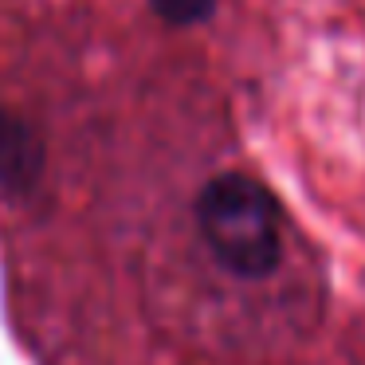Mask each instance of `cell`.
I'll use <instances>...</instances> for the list:
<instances>
[{
	"mask_svg": "<svg viewBox=\"0 0 365 365\" xmlns=\"http://www.w3.org/2000/svg\"><path fill=\"white\" fill-rule=\"evenodd\" d=\"M43 150L40 138L16 118V114L0 110V185L9 189H24L40 177Z\"/></svg>",
	"mask_w": 365,
	"mask_h": 365,
	"instance_id": "cell-2",
	"label": "cell"
},
{
	"mask_svg": "<svg viewBox=\"0 0 365 365\" xmlns=\"http://www.w3.org/2000/svg\"><path fill=\"white\" fill-rule=\"evenodd\" d=\"M197 228L216 263L240 279L271 275L283 252L275 197L244 173H220L200 189Z\"/></svg>",
	"mask_w": 365,
	"mask_h": 365,
	"instance_id": "cell-1",
	"label": "cell"
},
{
	"mask_svg": "<svg viewBox=\"0 0 365 365\" xmlns=\"http://www.w3.org/2000/svg\"><path fill=\"white\" fill-rule=\"evenodd\" d=\"M150 9L158 12L165 24L185 28V24H200V20L212 16L216 0H150Z\"/></svg>",
	"mask_w": 365,
	"mask_h": 365,
	"instance_id": "cell-3",
	"label": "cell"
}]
</instances>
